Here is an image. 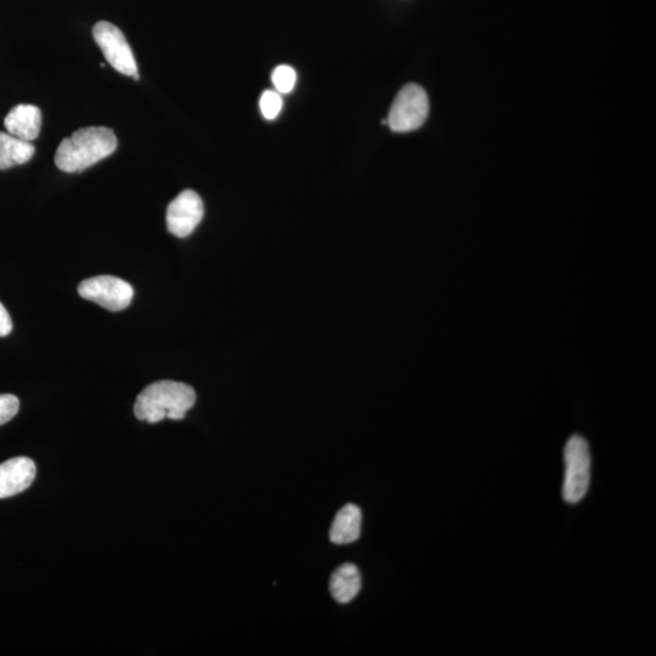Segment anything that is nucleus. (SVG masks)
<instances>
[{"label":"nucleus","mask_w":656,"mask_h":656,"mask_svg":"<svg viewBox=\"0 0 656 656\" xmlns=\"http://www.w3.org/2000/svg\"><path fill=\"white\" fill-rule=\"evenodd\" d=\"M20 401L13 394H0V426L18 415Z\"/></svg>","instance_id":"15"},{"label":"nucleus","mask_w":656,"mask_h":656,"mask_svg":"<svg viewBox=\"0 0 656 656\" xmlns=\"http://www.w3.org/2000/svg\"><path fill=\"white\" fill-rule=\"evenodd\" d=\"M4 126L9 134L31 143L41 133L42 112L35 105L15 106L5 117Z\"/></svg>","instance_id":"9"},{"label":"nucleus","mask_w":656,"mask_h":656,"mask_svg":"<svg viewBox=\"0 0 656 656\" xmlns=\"http://www.w3.org/2000/svg\"><path fill=\"white\" fill-rule=\"evenodd\" d=\"M196 403L194 388L174 381L150 384L138 395L134 414L139 421L158 423L169 420L180 421Z\"/></svg>","instance_id":"2"},{"label":"nucleus","mask_w":656,"mask_h":656,"mask_svg":"<svg viewBox=\"0 0 656 656\" xmlns=\"http://www.w3.org/2000/svg\"><path fill=\"white\" fill-rule=\"evenodd\" d=\"M118 140L113 130L88 127L76 130L61 141L55 155L56 167L65 173H79L103 161L116 151Z\"/></svg>","instance_id":"1"},{"label":"nucleus","mask_w":656,"mask_h":656,"mask_svg":"<svg viewBox=\"0 0 656 656\" xmlns=\"http://www.w3.org/2000/svg\"><path fill=\"white\" fill-rule=\"evenodd\" d=\"M282 105H284V100H282L280 93L274 92V90H265L260 96V111H262L264 118L269 121L275 120L280 115Z\"/></svg>","instance_id":"14"},{"label":"nucleus","mask_w":656,"mask_h":656,"mask_svg":"<svg viewBox=\"0 0 656 656\" xmlns=\"http://www.w3.org/2000/svg\"><path fill=\"white\" fill-rule=\"evenodd\" d=\"M78 293L89 302L110 311H121L133 301L134 290L127 281L115 276H96L81 282Z\"/></svg>","instance_id":"6"},{"label":"nucleus","mask_w":656,"mask_h":656,"mask_svg":"<svg viewBox=\"0 0 656 656\" xmlns=\"http://www.w3.org/2000/svg\"><path fill=\"white\" fill-rule=\"evenodd\" d=\"M429 113V99L422 87L409 84L400 90L390 109L387 124L393 132H412L423 126Z\"/></svg>","instance_id":"4"},{"label":"nucleus","mask_w":656,"mask_h":656,"mask_svg":"<svg viewBox=\"0 0 656 656\" xmlns=\"http://www.w3.org/2000/svg\"><path fill=\"white\" fill-rule=\"evenodd\" d=\"M13 331V321H11L8 310L0 303V337H7Z\"/></svg>","instance_id":"16"},{"label":"nucleus","mask_w":656,"mask_h":656,"mask_svg":"<svg viewBox=\"0 0 656 656\" xmlns=\"http://www.w3.org/2000/svg\"><path fill=\"white\" fill-rule=\"evenodd\" d=\"M93 37L113 69L129 77L139 75L133 50L120 28L111 22L100 21L93 28Z\"/></svg>","instance_id":"5"},{"label":"nucleus","mask_w":656,"mask_h":656,"mask_svg":"<svg viewBox=\"0 0 656 656\" xmlns=\"http://www.w3.org/2000/svg\"><path fill=\"white\" fill-rule=\"evenodd\" d=\"M36 463L28 457H14L0 465V499L24 492L36 479Z\"/></svg>","instance_id":"8"},{"label":"nucleus","mask_w":656,"mask_h":656,"mask_svg":"<svg viewBox=\"0 0 656 656\" xmlns=\"http://www.w3.org/2000/svg\"><path fill=\"white\" fill-rule=\"evenodd\" d=\"M205 214V206L199 194L185 190L169 203L167 209V228L169 233L185 239L194 233Z\"/></svg>","instance_id":"7"},{"label":"nucleus","mask_w":656,"mask_h":656,"mask_svg":"<svg viewBox=\"0 0 656 656\" xmlns=\"http://www.w3.org/2000/svg\"><path fill=\"white\" fill-rule=\"evenodd\" d=\"M271 79H273L274 87L276 88L277 93L287 94L291 93L294 86H296L297 73L292 69V67L281 65L276 67L273 72V76H271Z\"/></svg>","instance_id":"13"},{"label":"nucleus","mask_w":656,"mask_h":656,"mask_svg":"<svg viewBox=\"0 0 656 656\" xmlns=\"http://www.w3.org/2000/svg\"><path fill=\"white\" fill-rule=\"evenodd\" d=\"M35 154L36 147L30 141L21 140L9 133L0 132V171L25 164Z\"/></svg>","instance_id":"12"},{"label":"nucleus","mask_w":656,"mask_h":656,"mask_svg":"<svg viewBox=\"0 0 656 656\" xmlns=\"http://www.w3.org/2000/svg\"><path fill=\"white\" fill-rule=\"evenodd\" d=\"M361 588L359 569L352 563L343 564L335 570L330 580V591L339 603H349L358 596Z\"/></svg>","instance_id":"11"},{"label":"nucleus","mask_w":656,"mask_h":656,"mask_svg":"<svg viewBox=\"0 0 656 656\" xmlns=\"http://www.w3.org/2000/svg\"><path fill=\"white\" fill-rule=\"evenodd\" d=\"M564 462L563 500L575 505L584 499L591 483L590 446L581 435H573L568 440L564 449Z\"/></svg>","instance_id":"3"},{"label":"nucleus","mask_w":656,"mask_h":656,"mask_svg":"<svg viewBox=\"0 0 656 656\" xmlns=\"http://www.w3.org/2000/svg\"><path fill=\"white\" fill-rule=\"evenodd\" d=\"M361 523H363V514L360 508L355 505L344 506L332 523L330 539L333 544H353L360 537Z\"/></svg>","instance_id":"10"}]
</instances>
